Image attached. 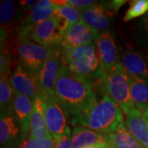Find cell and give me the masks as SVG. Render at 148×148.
Instances as JSON below:
<instances>
[{
  "instance_id": "10",
  "label": "cell",
  "mask_w": 148,
  "mask_h": 148,
  "mask_svg": "<svg viewBox=\"0 0 148 148\" xmlns=\"http://www.w3.org/2000/svg\"><path fill=\"white\" fill-rule=\"evenodd\" d=\"M9 77L15 94L27 96L32 101L41 95L36 77L27 72L21 65L16 66Z\"/></svg>"
},
{
  "instance_id": "33",
  "label": "cell",
  "mask_w": 148,
  "mask_h": 148,
  "mask_svg": "<svg viewBox=\"0 0 148 148\" xmlns=\"http://www.w3.org/2000/svg\"><path fill=\"white\" fill-rule=\"evenodd\" d=\"M144 28H145L146 32H148V14L144 18Z\"/></svg>"
},
{
  "instance_id": "14",
  "label": "cell",
  "mask_w": 148,
  "mask_h": 148,
  "mask_svg": "<svg viewBox=\"0 0 148 148\" xmlns=\"http://www.w3.org/2000/svg\"><path fill=\"white\" fill-rule=\"evenodd\" d=\"M121 64L129 76L148 82V65L138 51L126 49L122 53Z\"/></svg>"
},
{
  "instance_id": "25",
  "label": "cell",
  "mask_w": 148,
  "mask_h": 148,
  "mask_svg": "<svg viewBox=\"0 0 148 148\" xmlns=\"http://www.w3.org/2000/svg\"><path fill=\"white\" fill-rule=\"evenodd\" d=\"M55 141L52 138H34L28 137L24 138L17 148H54Z\"/></svg>"
},
{
  "instance_id": "16",
  "label": "cell",
  "mask_w": 148,
  "mask_h": 148,
  "mask_svg": "<svg viewBox=\"0 0 148 148\" xmlns=\"http://www.w3.org/2000/svg\"><path fill=\"white\" fill-rule=\"evenodd\" d=\"M125 124L127 130L140 144L148 148V122L143 116L142 111L137 107L126 114Z\"/></svg>"
},
{
  "instance_id": "22",
  "label": "cell",
  "mask_w": 148,
  "mask_h": 148,
  "mask_svg": "<svg viewBox=\"0 0 148 148\" xmlns=\"http://www.w3.org/2000/svg\"><path fill=\"white\" fill-rule=\"evenodd\" d=\"M53 16L58 17L64 22L66 30L69 27L77 23L78 21L82 20L81 11L68 4L57 6L56 9L54 11Z\"/></svg>"
},
{
  "instance_id": "9",
  "label": "cell",
  "mask_w": 148,
  "mask_h": 148,
  "mask_svg": "<svg viewBox=\"0 0 148 148\" xmlns=\"http://www.w3.org/2000/svg\"><path fill=\"white\" fill-rule=\"evenodd\" d=\"M99 35L98 32L81 20L66 30L60 45L64 49L95 45Z\"/></svg>"
},
{
  "instance_id": "29",
  "label": "cell",
  "mask_w": 148,
  "mask_h": 148,
  "mask_svg": "<svg viewBox=\"0 0 148 148\" xmlns=\"http://www.w3.org/2000/svg\"><path fill=\"white\" fill-rule=\"evenodd\" d=\"M125 3H127V1H122V0H119V1H112V2H110L109 3V6L110 7V8L112 10L118 11L122 6Z\"/></svg>"
},
{
  "instance_id": "26",
  "label": "cell",
  "mask_w": 148,
  "mask_h": 148,
  "mask_svg": "<svg viewBox=\"0 0 148 148\" xmlns=\"http://www.w3.org/2000/svg\"><path fill=\"white\" fill-rule=\"evenodd\" d=\"M71 135L72 132L70 130V127L68 126L62 138L55 142L54 148H72Z\"/></svg>"
},
{
  "instance_id": "32",
  "label": "cell",
  "mask_w": 148,
  "mask_h": 148,
  "mask_svg": "<svg viewBox=\"0 0 148 148\" xmlns=\"http://www.w3.org/2000/svg\"><path fill=\"white\" fill-rule=\"evenodd\" d=\"M140 110L142 111L143 116L146 119V120L148 122V106H147L146 107H144L143 109H141Z\"/></svg>"
},
{
  "instance_id": "19",
  "label": "cell",
  "mask_w": 148,
  "mask_h": 148,
  "mask_svg": "<svg viewBox=\"0 0 148 148\" xmlns=\"http://www.w3.org/2000/svg\"><path fill=\"white\" fill-rule=\"evenodd\" d=\"M108 136L110 146L114 148H145L127 130L125 123Z\"/></svg>"
},
{
  "instance_id": "1",
  "label": "cell",
  "mask_w": 148,
  "mask_h": 148,
  "mask_svg": "<svg viewBox=\"0 0 148 148\" xmlns=\"http://www.w3.org/2000/svg\"><path fill=\"white\" fill-rule=\"evenodd\" d=\"M54 95L70 121L85 114L96 101L92 86L77 78L65 64L55 84Z\"/></svg>"
},
{
  "instance_id": "8",
  "label": "cell",
  "mask_w": 148,
  "mask_h": 148,
  "mask_svg": "<svg viewBox=\"0 0 148 148\" xmlns=\"http://www.w3.org/2000/svg\"><path fill=\"white\" fill-rule=\"evenodd\" d=\"M45 116L48 131L56 142L64 135L67 125V114L55 96L43 97Z\"/></svg>"
},
{
  "instance_id": "18",
  "label": "cell",
  "mask_w": 148,
  "mask_h": 148,
  "mask_svg": "<svg viewBox=\"0 0 148 148\" xmlns=\"http://www.w3.org/2000/svg\"><path fill=\"white\" fill-rule=\"evenodd\" d=\"M12 111L21 126L24 135L30 133V123L33 111V101L25 95L15 94Z\"/></svg>"
},
{
  "instance_id": "2",
  "label": "cell",
  "mask_w": 148,
  "mask_h": 148,
  "mask_svg": "<svg viewBox=\"0 0 148 148\" xmlns=\"http://www.w3.org/2000/svg\"><path fill=\"white\" fill-rule=\"evenodd\" d=\"M70 123L105 134L114 132L124 123L120 107L106 94L96 100L90 110Z\"/></svg>"
},
{
  "instance_id": "20",
  "label": "cell",
  "mask_w": 148,
  "mask_h": 148,
  "mask_svg": "<svg viewBox=\"0 0 148 148\" xmlns=\"http://www.w3.org/2000/svg\"><path fill=\"white\" fill-rule=\"evenodd\" d=\"M130 95L135 106L141 110L148 106V82L128 75Z\"/></svg>"
},
{
  "instance_id": "4",
  "label": "cell",
  "mask_w": 148,
  "mask_h": 148,
  "mask_svg": "<svg viewBox=\"0 0 148 148\" xmlns=\"http://www.w3.org/2000/svg\"><path fill=\"white\" fill-rule=\"evenodd\" d=\"M101 84L106 95L114 101L125 114L136 107L130 95L128 74L120 63L110 71L103 72Z\"/></svg>"
},
{
  "instance_id": "24",
  "label": "cell",
  "mask_w": 148,
  "mask_h": 148,
  "mask_svg": "<svg viewBox=\"0 0 148 148\" xmlns=\"http://www.w3.org/2000/svg\"><path fill=\"white\" fill-rule=\"evenodd\" d=\"M148 12V0H134L130 3L123 16V21H129Z\"/></svg>"
},
{
  "instance_id": "17",
  "label": "cell",
  "mask_w": 148,
  "mask_h": 148,
  "mask_svg": "<svg viewBox=\"0 0 148 148\" xmlns=\"http://www.w3.org/2000/svg\"><path fill=\"white\" fill-rule=\"evenodd\" d=\"M30 137L40 139L51 138L45 122L42 95L37 96L35 100H33V111L30 123Z\"/></svg>"
},
{
  "instance_id": "27",
  "label": "cell",
  "mask_w": 148,
  "mask_h": 148,
  "mask_svg": "<svg viewBox=\"0 0 148 148\" xmlns=\"http://www.w3.org/2000/svg\"><path fill=\"white\" fill-rule=\"evenodd\" d=\"M66 3L68 5L72 6L80 11L86 9L96 4V2L93 0H66Z\"/></svg>"
},
{
  "instance_id": "5",
  "label": "cell",
  "mask_w": 148,
  "mask_h": 148,
  "mask_svg": "<svg viewBox=\"0 0 148 148\" xmlns=\"http://www.w3.org/2000/svg\"><path fill=\"white\" fill-rule=\"evenodd\" d=\"M54 49L40 45L29 39H20L16 49L19 65L36 77L43 64L53 53Z\"/></svg>"
},
{
  "instance_id": "23",
  "label": "cell",
  "mask_w": 148,
  "mask_h": 148,
  "mask_svg": "<svg viewBox=\"0 0 148 148\" xmlns=\"http://www.w3.org/2000/svg\"><path fill=\"white\" fill-rule=\"evenodd\" d=\"M16 3L12 0H3L0 4L1 26L10 27L16 15Z\"/></svg>"
},
{
  "instance_id": "15",
  "label": "cell",
  "mask_w": 148,
  "mask_h": 148,
  "mask_svg": "<svg viewBox=\"0 0 148 148\" xmlns=\"http://www.w3.org/2000/svg\"><path fill=\"white\" fill-rule=\"evenodd\" d=\"M71 142L72 148H85L96 144H110L108 134L95 132L82 126L74 127Z\"/></svg>"
},
{
  "instance_id": "7",
  "label": "cell",
  "mask_w": 148,
  "mask_h": 148,
  "mask_svg": "<svg viewBox=\"0 0 148 148\" xmlns=\"http://www.w3.org/2000/svg\"><path fill=\"white\" fill-rule=\"evenodd\" d=\"M65 64L62 53L54 49L51 56L43 64L36 76L38 84L43 97L54 95V88L62 67Z\"/></svg>"
},
{
  "instance_id": "28",
  "label": "cell",
  "mask_w": 148,
  "mask_h": 148,
  "mask_svg": "<svg viewBox=\"0 0 148 148\" xmlns=\"http://www.w3.org/2000/svg\"><path fill=\"white\" fill-rule=\"evenodd\" d=\"M52 0H40L38 1L37 3L34 6V8H40V9H45V8H49L54 7Z\"/></svg>"
},
{
  "instance_id": "11",
  "label": "cell",
  "mask_w": 148,
  "mask_h": 148,
  "mask_svg": "<svg viewBox=\"0 0 148 148\" xmlns=\"http://www.w3.org/2000/svg\"><path fill=\"white\" fill-rule=\"evenodd\" d=\"M23 132L12 110L1 112L0 144L1 147H18L23 140Z\"/></svg>"
},
{
  "instance_id": "12",
  "label": "cell",
  "mask_w": 148,
  "mask_h": 148,
  "mask_svg": "<svg viewBox=\"0 0 148 148\" xmlns=\"http://www.w3.org/2000/svg\"><path fill=\"white\" fill-rule=\"evenodd\" d=\"M95 45L103 72H108L119 64L116 45L113 36L109 31L99 35Z\"/></svg>"
},
{
  "instance_id": "6",
  "label": "cell",
  "mask_w": 148,
  "mask_h": 148,
  "mask_svg": "<svg viewBox=\"0 0 148 148\" xmlns=\"http://www.w3.org/2000/svg\"><path fill=\"white\" fill-rule=\"evenodd\" d=\"M65 32L64 22L53 16L33 27L26 39H31L45 47L55 48L56 45H61Z\"/></svg>"
},
{
  "instance_id": "30",
  "label": "cell",
  "mask_w": 148,
  "mask_h": 148,
  "mask_svg": "<svg viewBox=\"0 0 148 148\" xmlns=\"http://www.w3.org/2000/svg\"><path fill=\"white\" fill-rule=\"evenodd\" d=\"M37 2H38V1H36V0H32V1H29V0H23V1H20L19 3H20V5L22 6V7H25L27 10L29 11L30 9H32V8L36 4Z\"/></svg>"
},
{
  "instance_id": "34",
  "label": "cell",
  "mask_w": 148,
  "mask_h": 148,
  "mask_svg": "<svg viewBox=\"0 0 148 148\" xmlns=\"http://www.w3.org/2000/svg\"><path fill=\"white\" fill-rule=\"evenodd\" d=\"M109 148H114V147H112V146H110Z\"/></svg>"
},
{
  "instance_id": "21",
  "label": "cell",
  "mask_w": 148,
  "mask_h": 148,
  "mask_svg": "<svg viewBox=\"0 0 148 148\" xmlns=\"http://www.w3.org/2000/svg\"><path fill=\"white\" fill-rule=\"evenodd\" d=\"M8 74H1L0 79V106L1 112L12 110L15 92L10 83V77Z\"/></svg>"
},
{
  "instance_id": "13",
  "label": "cell",
  "mask_w": 148,
  "mask_h": 148,
  "mask_svg": "<svg viewBox=\"0 0 148 148\" xmlns=\"http://www.w3.org/2000/svg\"><path fill=\"white\" fill-rule=\"evenodd\" d=\"M110 10L105 4H95L81 11V18L92 29L101 33L108 32L110 25Z\"/></svg>"
},
{
  "instance_id": "31",
  "label": "cell",
  "mask_w": 148,
  "mask_h": 148,
  "mask_svg": "<svg viewBox=\"0 0 148 148\" xmlns=\"http://www.w3.org/2000/svg\"><path fill=\"white\" fill-rule=\"evenodd\" d=\"M110 147V144H96V145L89 146L85 148H109Z\"/></svg>"
},
{
  "instance_id": "3",
  "label": "cell",
  "mask_w": 148,
  "mask_h": 148,
  "mask_svg": "<svg viewBox=\"0 0 148 148\" xmlns=\"http://www.w3.org/2000/svg\"><path fill=\"white\" fill-rule=\"evenodd\" d=\"M64 51L65 64L77 78L91 86L101 83L103 70L95 45L64 48Z\"/></svg>"
}]
</instances>
